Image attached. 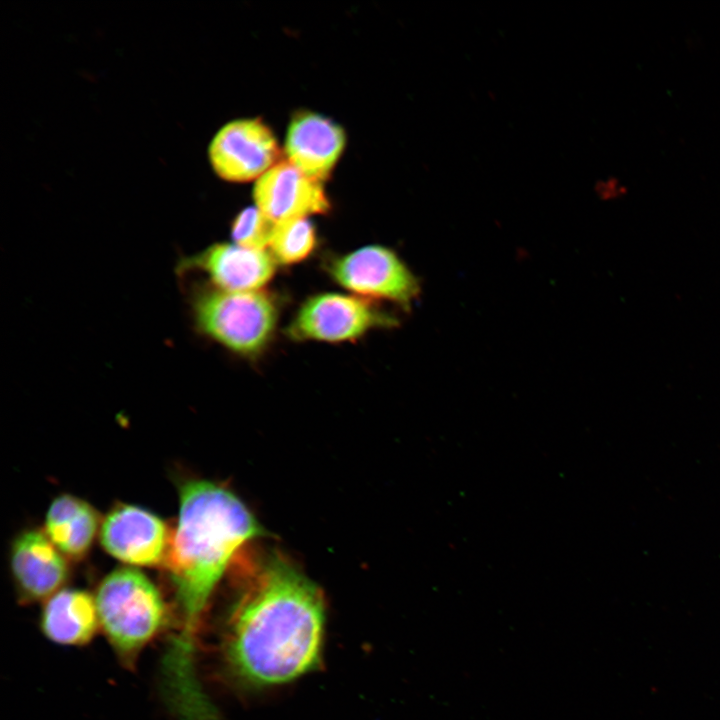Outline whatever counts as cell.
Segmentation results:
<instances>
[{
    "instance_id": "cell-5",
    "label": "cell",
    "mask_w": 720,
    "mask_h": 720,
    "mask_svg": "<svg viewBox=\"0 0 720 720\" xmlns=\"http://www.w3.org/2000/svg\"><path fill=\"white\" fill-rule=\"evenodd\" d=\"M395 324V318L364 299L324 293L302 305L288 332L296 340L342 342L359 338L371 329Z\"/></svg>"
},
{
    "instance_id": "cell-15",
    "label": "cell",
    "mask_w": 720,
    "mask_h": 720,
    "mask_svg": "<svg viewBox=\"0 0 720 720\" xmlns=\"http://www.w3.org/2000/svg\"><path fill=\"white\" fill-rule=\"evenodd\" d=\"M316 231L306 218L288 219L276 223L269 245L270 254L280 264H295L306 259L315 249Z\"/></svg>"
},
{
    "instance_id": "cell-12",
    "label": "cell",
    "mask_w": 720,
    "mask_h": 720,
    "mask_svg": "<svg viewBox=\"0 0 720 720\" xmlns=\"http://www.w3.org/2000/svg\"><path fill=\"white\" fill-rule=\"evenodd\" d=\"M344 145L345 134L338 124L321 114L300 112L289 124L285 149L288 162L320 181L330 174Z\"/></svg>"
},
{
    "instance_id": "cell-9",
    "label": "cell",
    "mask_w": 720,
    "mask_h": 720,
    "mask_svg": "<svg viewBox=\"0 0 720 720\" xmlns=\"http://www.w3.org/2000/svg\"><path fill=\"white\" fill-rule=\"evenodd\" d=\"M253 196L257 208L276 223L326 213L330 208L320 181L290 162L275 164L260 176Z\"/></svg>"
},
{
    "instance_id": "cell-14",
    "label": "cell",
    "mask_w": 720,
    "mask_h": 720,
    "mask_svg": "<svg viewBox=\"0 0 720 720\" xmlns=\"http://www.w3.org/2000/svg\"><path fill=\"white\" fill-rule=\"evenodd\" d=\"M98 527L96 510L73 495L56 497L46 514L45 533L64 556L72 559H80L89 551Z\"/></svg>"
},
{
    "instance_id": "cell-3",
    "label": "cell",
    "mask_w": 720,
    "mask_h": 720,
    "mask_svg": "<svg viewBox=\"0 0 720 720\" xmlns=\"http://www.w3.org/2000/svg\"><path fill=\"white\" fill-rule=\"evenodd\" d=\"M99 625L122 661L133 664L164 625L165 604L141 571L124 567L109 573L95 596Z\"/></svg>"
},
{
    "instance_id": "cell-10",
    "label": "cell",
    "mask_w": 720,
    "mask_h": 720,
    "mask_svg": "<svg viewBox=\"0 0 720 720\" xmlns=\"http://www.w3.org/2000/svg\"><path fill=\"white\" fill-rule=\"evenodd\" d=\"M179 272L200 270L214 286L226 291H258L275 273L276 261L265 250L236 243H217L197 255L183 259Z\"/></svg>"
},
{
    "instance_id": "cell-16",
    "label": "cell",
    "mask_w": 720,
    "mask_h": 720,
    "mask_svg": "<svg viewBox=\"0 0 720 720\" xmlns=\"http://www.w3.org/2000/svg\"><path fill=\"white\" fill-rule=\"evenodd\" d=\"M276 222L260 209L246 208L233 220L231 236L242 247L265 250L269 247Z\"/></svg>"
},
{
    "instance_id": "cell-11",
    "label": "cell",
    "mask_w": 720,
    "mask_h": 720,
    "mask_svg": "<svg viewBox=\"0 0 720 720\" xmlns=\"http://www.w3.org/2000/svg\"><path fill=\"white\" fill-rule=\"evenodd\" d=\"M11 572L24 602L47 600L59 591L68 577L63 554L45 531L30 529L14 540L10 553Z\"/></svg>"
},
{
    "instance_id": "cell-1",
    "label": "cell",
    "mask_w": 720,
    "mask_h": 720,
    "mask_svg": "<svg viewBox=\"0 0 720 720\" xmlns=\"http://www.w3.org/2000/svg\"><path fill=\"white\" fill-rule=\"evenodd\" d=\"M324 626L317 585L282 555L260 556L230 614L227 664L249 687L290 682L319 664Z\"/></svg>"
},
{
    "instance_id": "cell-7",
    "label": "cell",
    "mask_w": 720,
    "mask_h": 720,
    "mask_svg": "<svg viewBox=\"0 0 720 720\" xmlns=\"http://www.w3.org/2000/svg\"><path fill=\"white\" fill-rule=\"evenodd\" d=\"M208 155L219 177L246 182L274 166L279 148L272 131L261 120L242 119L227 123L216 133Z\"/></svg>"
},
{
    "instance_id": "cell-13",
    "label": "cell",
    "mask_w": 720,
    "mask_h": 720,
    "mask_svg": "<svg viewBox=\"0 0 720 720\" xmlns=\"http://www.w3.org/2000/svg\"><path fill=\"white\" fill-rule=\"evenodd\" d=\"M100 627L95 598L80 589H60L43 606L40 628L46 638L64 646L90 642Z\"/></svg>"
},
{
    "instance_id": "cell-2",
    "label": "cell",
    "mask_w": 720,
    "mask_h": 720,
    "mask_svg": "<svg viewBox=\"0 0 720 720\" xmlns=\"http://www.w3.org/2000/svg\"><path fill=\"white\" fill-rule=\"evenodd\" d=\"M179 516L163 565L175 588L179 632L163 661L164 688L177 697L199 691L197 633L208 602L240 549L264 534L254 515L230 490L206 480L180 487Z\"/></svg>"
},
{
    "instance_id": "cell-4",
    "label": "cell",
    "mask_w": 720,
    "mask_h": 720,
    "mask_svg": "<svg viewBox=\"0 0 720 720\" xmlns=\"http://www.w3.org/2000/svg\"><path fill=\"white\" fill-rule=\"evenodd\" d=\"M198 330L227 349L253 356L267 345L275 330L278 311L261 291L199 290L192 299Z\"/></svg>"
},
{
    "instance_id": "cell-8",
    "label": "cell",
    "mask_w": 720,
    "mask_h": 720,
    "mask_svg": "<svg viewBox=\"0 0 720 720\" xmlns=\"http://www.w3.org/2000/svg\"><path fill=\"white\" fill-rule=\"evenodd\" d=\"M169 535L158 516L129 504L113 508L100 527V542L105 551L133 566L163 563Z\"/></svg>"
},
{
    "instance_id": "cell-6",
    "label": "cell",
    "mask_w": 720,
    "mask_h": 720,
    "mask_svg": "<svg viewBox=\"0 0 720 720\" xmlns=\"http://www.w3.org/2000/svg\"><path fill=\"white\" fill-rule=\"evenodd\" d=\"M333 279L355 293L408 306L419 293V283L398 255L383 246L359 248L334 259Z\"/></svg>"
}]
</instances>
